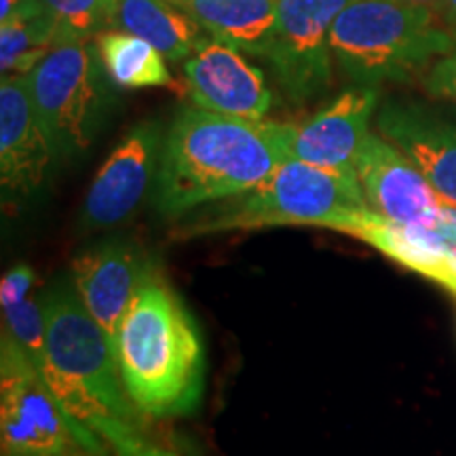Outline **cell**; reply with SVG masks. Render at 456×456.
<instances>
[{"label":"cell","mask_w":456,"mask_h":456,"mask_svg":"<svg viewBox=\"0 0 456 456\" xmlns=\"http://www.w3.org/2000/svg\"><path fill=\"white\" fill-rule=\"evenodd\" d=\"M283 161L269 121L184 108L163 142L155 208L167 218H180L208 203L245 195Z\"/></svg>","instance_id":"1"},{"label":"cell","mask_w":456,"mask_h":456,"mask_svg":"<svg viewBox=\"0 0 456 456\" xmlns=\"http://www.w3.org/2000/svg\"><path fill=\"white\" fill-rule=\"evenodd\" d=\"M114 353L125 391L142 416L195 412L205 387L203 340L180 294L159 271L131 302Z\"/></svg>","instance_id":"2"},{"label":"cell","mask_w":456,"mask_h":456,"mask_svg":"<svg viewBox=\"0 0 456 456\" xmlns=\"http://www.w3.org/2000/svg\"><path fill=\"white\" fill-rule=\"evenodd\" d=\"M45 355L38 366L72 420L117 450L140 436L142 416L125 391L117 353L77 289L61 283L43 296Z\"/></svg>","instance_id":"3"},{"label":"cell","mask_w":456,"mask_h":456,"mask_svg":"<svg viewBox=\"0 0 456 456\" xmlns=\"http://www.w3.org/2000/svg\"><path fill=\"white\" fill-rule=\"evenodd\" d=\"M235 203L188 222L175 237H203L226 231L269 226H322L346 232L370 208L355 174L285 159L262 184Z\"/></svg>","instance_id":"4"},{"label":"cell","mask_w":456,"mask_h":456,"mask_svg":"<svg viewBox=\"0 0 456 456\" xmlns=\"http://www.w3.org/2000/svg\"><path fill=\"white\" fill-rule=\"evenodd\" d=\"M334 60L362 85L403 81L456 49L437 11L399 0H353L330 32Z\"/></svg>","instance_id":"5"},{"label":"cell","mask_w":456,"mask_h":456,"mask_svg":"<svg viewBox=\"0 0 456 456\" xmlns=\"http://www.w3.org/2000/svg\"><path fill=\"white\" fill-rule=\"evenodd\" d=\"M0 446L3 456H106V444L72 420L37 363L7 332L0 345Z\"/></svg>","instance_id":"6"},{"label":"cell","mask_w":456,"mask_h":456,"mask_svg":"<svg viewBox=\"0 0 456 456\" xmlns=\"http://www.w3.org/2000/svg\"><path fill=\"white\" fill-rule=\"evenodd\" d=\"M26 77L34 110L57 159L87 151L110 106L106 70L87 38L57 45Z\"/></svg>","instance_id":"7"},{"label":"cell","mask_w":456,"mask_h":456,"mask_svg":"<svg viewBox=\"0 0 456 456\" xmlns=\"http://www.w3.org/2000/svg\"><path fill=\"white\" fill-rule=\"evenodd\" d=\"M353 0H279L277 20L254 55L265 57L296 104L323 94L332 83L330 32Z\"/></svg>","instance_id":"8"},{"label":"cell","mask_w":456,"mask_h":456,"mask_svg":"<svg viewBox=\"0 0 456 456\" xmlns=\"http://www.w3.org/2000/svg\"><path fill=\"white\" fill-rule=\"evenodd\" d=\"M376 104V89H349L309 121L300 125L269 121L271 134L283 159H298L317 167L357 175V157L370 134Z\"/></svg>","instance_id":"9"},{"label":"cell","mask_w":456,"mask_h":456,"mask_svg":"<svg viewBox=\"0 0 456 456\" xmlns=\"http://www.w3.org/2000/svg\"><path fill=\"white\" fill-rule=\"evenodd\" d=\"M57 159L47 131L34 110L26 74L0 83V195L3 208L26 205L47 182Z\"/></svg>","instance_id":"10"},{"label":"cell","mask_w":456,"mask_h":456,"mask_svg":"<svg viewBox=\"0 0 456 456\" xmlns=\"http://www.w3.org/2000/svg\"><path fill=\"white\" fill-rule=\"evenodd\" d=\"M161 134L157 123H138L118 142L91 182L81 222L87 231H108L134 218L157 180Z\"/></svg>","instance_id":"11"},{"label":"cell","mask_w":456,"mask_h":456,"mask_svg":"<svg viewBox=\"0 0 456 456\" xmlns=\"http://www.w3.org/2000/svg\"><path fill=\"white\" fill-rule=\"evenodd\" d=\"M357 180L370 209L403 226H436L444 197L406 152L370 131L357 157Z\"/></svg>","instance_id":"12"},{"label":"cell","mask_w":456,"mask_h":456,"mask_svg":"<svg viewBox=\"0 0 456 456\" xmlns=\"http://www.w3.org/2000/svg\"><path fill=\"white\" fill-rule=\"evenodd\" d=\"M155 271L144 249L127 239H108L74 256V289L112 346L131 302Z\"/></svg>","instance_id":"13"},{"label":"cell","mask_w":456,"mask_h":456,"mask_svg":"<svg viewBox=\"0 0 456 456\" xmlns=\"http://www.w3.org/2000/svg\"><path fill=\"white\" fill-rule=\"evenodd\" d=\"M184 78L197 108L243 121H266L273 106V91L265 74L249 64L239 49L203 38L186 57Z\"/></svg>","instance_id":"14"},{"label":"cell","mask_w":456,"mask_h":456,"mask_svg":"<svg viewBox=\"0 0 456 456\" xmlns=\"http://www.w3.org/2000/svg\"><path fill=\"white\" fill-rule=\"evenodd\" d=\"M379 131L412 159L433 188L456 203V125L414 104H387Z\"/></svg>","instance_id":"15"},{"label":"cell","mask_w":456,"mask_h":456,"mask_svg":"<svg viewBox=\"0 0 456 456\" xmlns=\"http://www.w3.org/2000/svg\"><path fill=\"white\" fill-rule=\"evenodd\" d=\"M345 235L362 239L387 258L456 294V265L433 226L395 224L368 208Z\"/></svg>","instance_id":"16"},{"label":"cell","mask_w":456,"mask_h":456,"mask_svg":"<svg viewBox=\"0 0 456 456\" xmlns=\"http://www.w3.org/2000/svg\"><path fill=\"white\" fill-rule=\"evenodd\" d=\"M279 0H175L212 38L256 53L277 20Z\"/></svg>","instance_id":"17"},{"label":"cell","mask_w":456,"mask_h":456,"mask_svg":"<svg viewBox=\"0 0 456 456\" xmlns=\"http://www.w3.org/2000/svg\"><path fill=\"white\" fill-rule=\"evenodd\" d=\"M114 28L144 38L169 61L186 60L203 41L201 26L171 0H118Z\"/></svg>","instance_id":"18"},{"label":"cell","mask_w":456,"mask_h":456,"mask_svg":"<svg viewBox=\"0 0 456 456\" xmlns=\"http://www.w3.org/2000/svg\"><path fill=\"white\" fill-rule=\"evenodd\" d=\"M95 49L104 66L108 81L121 89L174 87L169 68L161 51H157L144 38L110 28L98 34Z\"/></svg>","instance_id":"19"},{"label":"cell","mask_w":456,"mask_h":456,"mask_svg":"<svg viewBox=\"0 0 456 456\" xmlns=\"http://www.w3.org/2000/svg\"><path fill=\"white\" fill-rule=\"evenodd\" d=\"M74 41L47 7L0 24V68L3 77L30 74L57 45Z\"/></svg>","instance_id":"20"},{"label":"cell","mask_w":456,"mask_h":456,"mask_svg":"<svg viewBox=\"0 0 456 456\" xmlns=\"http://www.w3.org/2000/svg\"><path fill=\"white\" fill-rule=\"evenodd\" d=\"M74 38H87L117 26L118 0H41Z\"/></svg>","instance_id":"21"},{"label":"cell","mask_w":456,"mask_h":456,"mask_svg":"<svg viewBox=\"0 0 456 456\" xmlns=\"http://www.w3.org/2000/svg\"><path fill=\"white\" fill-rule=\"evenodd\" d=\"M3 332H7L26 351V355L37 363V368L41 366L45 355V330H47L45 302L30 294L17 305L3 306Z\"/></svg>","instance_id":"22"},{"label":"cell","mask_w":456,"mask_h":456,"mask_svg":"<svg viewBox=\"0 0 456 456\" xmlns=\"http://www.w3.org/2000/svg\"><path fill=\"white\" fill-rule=\"evenodd\" d=\"M423 85L433 98L456 102V49L429 66Z\"/></svg>","instance_id":"23"},{"label":"cell","mask_w":456,"mask_h":456,"mask_svg":"<svg viewBox=\"0 0 456 456\" xmlns=\"http://www.w3.org/2000/svg\"><path fill=\"white\" fill-rule=\"evenodd\" d=\"M32 285L34 271L28 265H17L4 273L3 281H0V309L28 298L32 294Z\"/></svg>","instance_id":"24"},{"label":"cell","mask_w":456,"mask_h":456,"mask_svg":"<svg viewBox=\"0 0 456 456\" xmlns=\"http://www.w3.org/2000/svg\"><path fill=\"white\" fill-rule=\"evenodd\" d=\"M433 228H436V232L440 235L444 248H446L448 252H456V203L444 199L440 220H437V224Z\"/></svg>","instance_id":"25"},{"label":"cell","mask_w":456,"mask_h":456,"mask_svg":"<svg viewBox=\"0 0 456 456\" xmlns=\"http://www.w3.org/2000/svg\"><path fill=\"white\" fill-rule=\"evenodd\" d=\"M45 9L41 0H0V24L28 13H37Z\"/></svg>","instance_id":"26"},{"label":"cell","mask_w":456,"mask_h":456,"mask_svg":"<svg viewBox=\"0 0 456 456\" xmlns=\"http://www.w3.org/2000/svg\"><path fill=\"white\" fill-rule=\"evenodd\" d=\"M112 452H114V456H174V454L165 452V450H161V448L151 446V444H146L142 437H135V440L123 444V446L112 450Z\"/></svg>","instance_id":"27"},{"label":"cell","mask_w":456,"mask_h":456,"mask_svg":"<svg viewBox=\"0 0 456 456\" xmlns=\"http://www.w3.org/2000/svg\"><path fill=\"white\" fill-rule=\"evenodd\" d=\"M399 3L414 4V7H427L433 11H444V0H399Z\"/></svg>","instance_id":"28"},{"label":"cell","mask_w":456,"mask_h":456,"mask_svg":"<svg viewBox=\"0 0 456 456\" xmlns=\"http://www.w3.org/2000/svg\"><path fill=\"white\" fill-rule=\"evenodd\" d=\"M444 13H446V21L456 34V0H444Z\"/></svg>","instance_id":"29"},{"label":"cell","mask_w":456,"mask_h":456,"mask_svg":"<svg viewBox=\"0 0 456 456\" xmlns=\"http://www.w3.org/2000/svg\"><path fill=\"white\" fill-rule=\"evenodd\" d=\"M55 456H94L89 452H68V454H55Z\"/></svg>","instance_id":"30"},{"label":"cell","mask_w":456,"mask_h":456,"mask_svg":"<svg viewBox=\"0 0 456 456\" xmlns=\"http://www.w3.org/2000/svg\"><path fill=\"white\" fill-rule=\"evenodd\" d=\"M450 256H452V260H454V265H456V252H450Z\"/></svg>","instance_id":"31"},{"label":"cell","mask_w":456,"mask_h":456,"mask_svg":"<svg viewBox=\"0 0 456 456\" xmlns=\"http://www.w3.org/2000/svg\"><path fill=\"white\" fill-rule=\"evenodd\" d=\"M171 3H175V0H171Z\"/></svg>","instance_id":"32"}]
</instances>
